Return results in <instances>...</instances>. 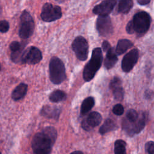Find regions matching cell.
Wrapping results in <instances>:
<instances>
[{"label": "cell", "instance_id": "6da1fadb", "mask_svg": "<svg viewBox=\"0 0 154 154\" xmlns=\"http://www.w3.org/2000/svg\"><path fill=\"white\" fill-rule=\"evenodd\" d=\"M57 132L52 126H46L36 133L31 141L32 151L35 154H49L57 140Z\"/></svg>", "mask_w": 154, "mask_h": 154}, {"label": "cell", "instance_id": "7a4b0ae2", "mask_svg": "<svg viewBox=\"0 0 154 154\" xmlns=\"http://www.w3.org/2000/svg\"><path fill=\"white\" fill-rule=\"evenodd\" d=\"M146 121L145 112L138 113L134 109L127 111L122 121V128L130 136L140 133L144 128Z\"/></svg>", "mask_w": 154, "mask_h": 154}, {"label": "cell", "instance_id": "3957f363", "mask_svg": "<svg viewBox=\"0 0 154 154\" xmlns=\"http://www.w3.org/2000/svg\"><path fill=\"white\" fill-rule=\"evenodd\" d=\"M103 60L102 50L96 48L93 50L90 60L85 65L83 71V78L85 81H91L100 69Z\"/></svg>", "mask_w": 154, "mask_h": 154}, {"label": "cell", "instance_id": "277c9868", "mask_svg": "<svg viewBox=\"0 0 154 154\" xmlns=\"http://www.w3.org/2000/svg\"><path fill=\"white\" fill-rule=\"evenodd\" d=\"M49 78L54 84H60L66 79V69L63 62L59 58H51L49 64Z\"/></svg>", "mask_w": 154, "mask_h": 154}, {"label": "cell", "instance_id": "5b68a950", "mask_svg": "<svg viewBox=\"0 0 154 154\" xmlns=\"http://www.w3.org/2000/svg\"><path fill=\"white\" fill-rule=\"evenodd\" d=\"M34 28L35 24L32 16L28 11H23L20 17L18 32L19 37L24 40L29 38L34 32Z\"/></svg>", "mask_w": 154, "mask_h": 154}, {"label": "cell", "instance_id": "8992f818", "mask_svg": "<svg viewBox=\"0 0 154 154\" xmlns=\"http://www.w3.org/2000/svg\"><path fill=\"white\" fill-rule=\"evenodd\" d=\"M131 22L134 32L138 35H143L148 31L151 18L147 12L143 11L136 13Z\"/></svg>", "mask_w": 154, "mask_h": 154}, {"label": "cell", "instance_id": "52a82bcc", "mask_svg": "<svg viewBox=\"0 0 154 154\" xmlns=\"http://www.w3.org/2000/svg\"><path fill=\"white\" fill-rule=\"evenodd\" d=\"M61 16V8L59 6L54 5L48 2L43 5L40 14V17L43 21L51 22L60 19Z\"/></svg>", "mask_w": 154, "mask_h": 154}, {"label": "cell", "instance_id": "ba28073f", "mask_svg": "<svg viewBox=\"0 0 154 154\" xmlns=\"http://www.w3.org/2000/svg\"><path fill=\"white\" fill-rule=\"evenodd\" d=\"M72 49L76 57L81 61H85L88 57V45L85 38L82 36L76 37L72 45Z\"/></svg>", "mask_w": 154, "mask_h": 154}, {"label": "cell", "instance_id": "9c48e42d", "mask_svg": "<svg viewBox=\"0 0 154 154\" xmlns=\"http://www.w3.org/2000/svg\"><path fill=\"white\" fill-rule=\"evenodd\" d=\"M43 56L41 51L35 46H29L23 51L21 62L28 64H36L42 60Z\"/></svg>", "mask_w": 154, "mask_h": 154}, {"label": "cell", "instance_id": "30bf717a", "mask_svg": "<svg viewBox=\"0 0 154 154\" xmlns=\"http://www.w3.org/2000/svg\"><path fill=\"white\" fill-rule=\"evenodd\" d=\"M96 29L99 34L103 37H108L113 32V26L108 16H99L96 20Z\"/></svg>", "mask_w": 154, "mask_h": 154}, {"label": "cell", "instance_id": "8fae6325", "mask_svg": "<svg viewBox=\"0 0 154 154\" xmlns=\"http://www.w3.org/2000/svg\"><path fill=\"white\" fill-rule=\"evenodd\" d=\"M139 57L138 50L136 48L132 49L123 57L122 61V69L125 72H130L137 63Z\"/></svg>", "mask_w": 154, "mask_h": 154}, {"label": "cell", "instance_id": "7c38bea8", "mask_svg": "<svg viewBox=\"0 0 154 154\" xmlns=\"http://www.w3.org/2000/svg\"><path fill=\"white\" fill-rule=\"evenodd\" d=\"M117 0H104L93 9V13L101 16H108L116 4Z\"/></svg>", "mask_w": 154, "mask_h": 154}, {"label": "cell", "instance_id": "4fadbf2b", "mask_svg": "<svg viewBox=\"0 0 154 154\" xmlns=\"http://www.w3.org/2000/svg\"><path fill=\"white\" fill-rule=\"evenodd\" d=\"M102 121V116L97 112H91L87 117L83 120L81 123L82 128L85 131H90L98 126Z\"/></svg>", "mask_w": 154, "mask_h": 154}, {"label": "cell", "instance_id": "5bb4252c", "mask_svg": "<svg viewBox=\"0 0 154 154\" xmlns=\"http://www.w3.org/2000/svg\"><path fill=\"white\" fill-rule=\"evenodd\" d=\"M24 44L17 41H13L10 44L9 48L11 51L10 58L13 62L15 63L21 62V57L24 51Z\"/></svg>", "mask_w": 154, "mask_h": 154}, {"label": "cell", "instance_id": "9a60e30c", "mask_svg": "<svg viewBox=\"0 0 154 154\" xmlns=\"http://www.w3.org/2000/svg\"><path fill=\"white\" fill-rule=\"evenodd\" d=\"M109 88L112 91L114 97L117 100H122L124 96V90L122 87V81L118 77L112 79L109 84Z\"/></svg>", "mask_w": 154, "mask_h": 154}, {"label": "cell", "instance_id": "2e32d148", "mask_svg": "<svg viewBox=\"0 0 154 154\" xmlns=\"http://www.w3.org/2000/svg\"><path fill=\"white\" fill-rule=\"evenodd\" d=\"M61 112V109L55 106L45 105L40 110V114L42 116L57 120Z\"/></svg>", "mask_w": 154, "mask_h": 154}, {"label": "cell", "instance_id": "e0dca14e", "mask_svg": "<svg viewBox=\"0 0 154 154\" xmlns=\"http://www.w3.org/2000/svg\"><path fill=\"white\" fill-rule=\"evenodd\" d=\"M28 91V85L25 83L22 82L19 84L13 90L11 93V98L14 101L19 100L23 99Z\"/></svg>", "mask_w": 154, "mask_h": 154}, {"label": "cell", "instance_id": "ac0fdd59", "mask_svg": "<svg viewBox=\"0 0 154 154\" xmlns=\"http://www.w3.org/2000/svg\"><path fill=\"white\" fill-rule=\"evenodd\" d=\"M106 52V55L104 60V66L107 69H109L115 66L118 58L116 51L112 48H111Z\"/></svg>", "mask_w": 154, "mask_h": 154}, {"label": "cell", "instance_id": "d6986e66", "mask_svg": "<svg viewBox=\"0 0 154 154\" xmlns=\"http://www.w3.org/2000/svg\"><path fill=\"white\" fill-rule=\"evenodd\" d=\"M133 43L128 39H120L118 41L116 48V52L117 55H122L125 53L128 49L132 47Z\"/></svg>", "mask_w": 154, "mask_h": 154}, {"label": "cell", "instance_id": "ffe728a7", "mask_svg": "<svg viewBox=\"0 0 154 154\" xmlns=\"http://www.w3.org/2000/svg\"><path fill=\"white\" fill-rule=\"evenodd\" d=\"M116 129H117V126L116 122L111 119H108L100 126L99 129V132L101 134H105L110 131H114Z\"/></svg>", "mask_w": 154, "mask_h": 154}, {"label": "cell", "instance_id": "44dd1931", "mask_svg": "<svg viewBox=\"0 0 154 154\" xmlns=\"http://www.w3.org/2000/svg\"><path fill=\"white\" fill-rule=\"evenodd\" d=\"M94 105V99L93 97H88L85 99L81 106V115L86 114Z\"/></svg>", "mask_w": 154, "mask_h": 154}, {"label": "cell", "instance_id": "7402d4cb", "mask_svg": "<svg viewBox=\"0 0 154 154\" xmlns=\"http://www.w3.org/2000/svg\"><path fill=\"white\" fill-rule=\"evenodd\" d=\"M66 93L60 90H56L52 91L49 97V100L52 102H59L66 99Z\"/></svg>", "mask_w": 154, "mask_h": 154}, {"label": "cell", "instance_id": "603a6c76", "mask_svg": "<svg viewBox=\"0 0 154 154\" xmlns=\"http://www.w3.org/2000/svg\"><path fill=\"white\" fill-rule=\"evenodd\" d=\"M133 6L132 0H119L118 11L120 13H128Z\"/></svg>", "mask_w": 154, "mask_h": 154}, {"label": "cell", "instance_id": "cb8c5ba5", "mask_svg": "<svg viewBox=\"0 0 154 154\" xmlns=\"http://www.w3.org/2000/svg\"><path fill=\"white\" fill-rule=\"evenodd\" d=\"M126 143L122 140H117L114 143V153L116 154H124L126 153Z\"/></svg>", "mask_w": 154, "mask_h": 154}, {"label": "cell", "instance_id": "d4e9b609", "mask_svg": "<svg viewBox=\"0 0 154 154\" xmlns=\"http://www.w3.org/2000/svg\"><path fill=\"white\" fill-rule=\"evenodd\" d=\"M10 28V25L8 21L5 20H0V32L2 33L7 32Z\"/></svg>", "mask_w": 154, "mask_h": 154}, {"label": "cell", "instance_id": "484cf974", "mask_svg": "<svg viewBox=\"0 0 154 154\" xmlns=\"http://www.w3.org/2000/svg\"><path fill=\"white\" fill-rule=\"evenodd\" d=\"M112 112L117 116H121L124 112V107L120 103L116 104L112 108Z\"/></svg>", "mask_w": 154, "mask_h": 154}, {"label": "cell", "instance_id": "4316f807", "mask_svg": "<svg viewBox=\"0 0 154 154\" xmlns=\"http://www.w3.org/2000/svg\"><path fill=\"white\" fill-rule=\"evenodd\" d=\"M146 152L150 154H154V142L149 141L145 145Z\"/></svg>", "mask_w": 154, "mask_h": 154}, {"label": "cell", "instance_id": "83f0119b", "mask_svg": "<svg viewBox=\"0 0 154 154\" xmlns=\"http://www.w3.org/2000/svg\"><path fill=\"white\" fill-rule=\"evenodd\" d=\"M126 31L128 34H133L134 33V29H133V26H132V22L131 20L129 21L127 25H126Z\"/></svg>", "mask_w": 154, "mask_h": 154}, {"label": "cell", "instance_id": "f1b7e54d", "mask_svg": "<svg viewBox=\"0 0 154 154\" xmlns=\"http://www.w3.org/2000/svg\"><path fill=\"white\" fill-rule=\"evenodd\" d=\"M144 97L146 99L151 100L153 97V92L152 90H146L144 93Z\"/></svg>", "mask_w": 154, "mask_h": 154}, {"label": "cell", "instance_id": "f546056e", "mask_svg": "<svg viewBox=\"0 0 154 154\" xmlns=\"http://www.w3.org/2000/svg\"><path fill=\"white\" fill-rule=\"evenodd\" d=\"M102 49H103L104 52H107L111 48L110 44L107 41H103V42L102 45Z\"/></svg>", "mask_w": 154, "mask_h": 154}, {"label": "cell", "instance_id": "4dcf8cb0", "mask_svg": "<svg viewBox=\"0 0 154 154\" xmlns=\"http://www.w3.org/2000/svg\"><path fill=\"white\" fill-rule=\"evenodd\" d=\"M139 4L141 5H144L147 4H149L150 1V0H137Z\"/></svg>", "mask_w": 154, "mask_h": 154}, {"label": "cell", "instance_id": "1f68e13d", "mask_svg": "<svg viewBox=\"0 0 154 154\" xmlns=\"http://www.w3.org/2000/svg\"><path fill=\"white\" fill-rule=\"evenodd\" d=\"M82 153V152H80V151H75V152H73V153Z\"/></svg>", "mask_w": 154, "mask_h": 154}, {"label": "cell", "instance_id": "d6a6232c", "mask_svg": "<svg viewBox=\"0 0 154 154\" xmlns=\"http://www.w3.org/2000/svg\"><path fill=\"white\" fill-rule=\"evenodd\" d=\"M55 1H57V2H60V3H61V2H64L65 0H55Z\"/></svg>", "mask_w": 154, "mask_h": 154}, {"label": "cell", "instance_id": "836d02e7", "mask_svg": "<svg viewBox=\"0 0 154 154\" xmlns=\"http://www.w3.org/2000/svg\"><path fill=\"white\" fill-rule=\"evenodd\" d=\"M1 64H0V70H1Z\"/></svg>", "mask_w": 154, "mask_h": 154}, {"label": "cell", "instance_id": "e575fe53", "mask_svg": "<svg viewBox=\"0 0 154 154\" xmlns=\"http://www.w3.org/2000/svg\"><path fill=\"white\" fill-rule=\"evenodd\" d=\"M0 153H1V151H0Z\"/></svg>", "mask_w": 154, "mask_h": 154}]
</instances>
